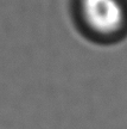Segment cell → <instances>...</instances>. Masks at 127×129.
I'll list each match as a JSON object with an SVG mask.
<instances>
[{
  "instance_id": "cell-1",
  "label": "cell",
  "mask_w": 127,
  "mask_h": 129,
  "mask_svg": "<svg viewBox=\"0 0 127 129\" xmlns=\"http://www.w3.org/2000/svg\"><path fill=\"white\" fill-rule=\"evenodd\" d=\"M78 23L96 40H113L127 28V10L121 0H78Z\"/></svg>"
}]
</instances>
